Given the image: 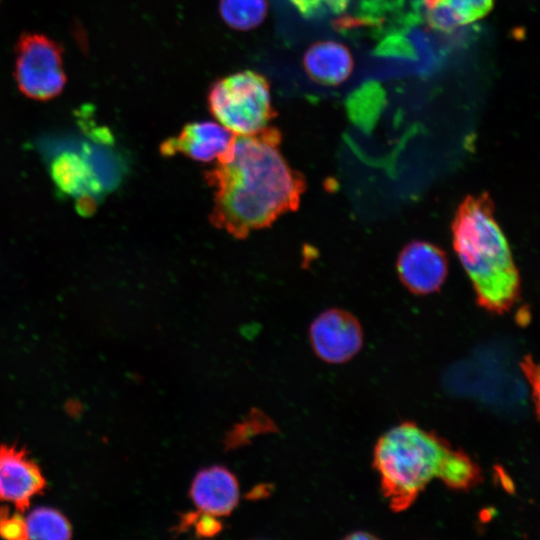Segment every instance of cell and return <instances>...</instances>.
<instances>
[{
	"mask_svg": "<svg viewBox=\"0 0 540 540\" xmlns=\"http://www.w3.org/2000/svg\"><path fill=\"white\" fill-rule=\"evenodd\" d=\"M281 139L270 126L236 135L228 152L204 173L214 189L209 216L214 227L244 239L298 209L306 181L282 155Z\"/></svg>",
	"mask_w": 540,
	"mask_h": 540,
	"instance_id": "6da1fadb",
	"label": "cell"
},
{
	"mask_svg": "<svg viewBox=\"0 0 540 540\" xmlns=\"http://www.w3.org/2000/svg\"><path fill=\"white\" fill-rule=\"evenodd\" d=\"M236 134L213 121L187 123L180 132L165 139L159 147L164 157L178 154L209 163L221 159L230 149Z\"/></svg>",
	"mask_w": 540,
	"mask_h": 540,
	"instance_id": "ba28073f",
	"label": "cell"
},
{
	"mask_svg": "<svg viewBox=\"0 0 540 540\" xmlns=\"http://www.w3.org/2000/svg\"><path fill=\"white\" fill-rule=\"evenodd\" d=\"M27 538L30 539H68L72 528L67 518L58 510L39 507L32 510L25 519Z\"/></svg>",
	"mask_w": 540,
	"mask_h": 540,
	"instance_id": "2e32d148",
	"label": "cell"
},
{
	"mask_svg": "<svg viewBox=\"0 0 540 540\" xmlns=\"http://www.w3.org/2000/svg\"><path fill=\"white\" fill-rule=\"evenodd\" d=\"M207 105L213 117L234 134H254L275 118L267 78L253 70L239 71L212 83Z\"/></svg>",
	"mask_w": 540,
	"mask_h": 540,
	"instance_id": "277c9868",
	"label": "cell"
},
{
	"mask_svg": "<svg viewBox=\"0 0 540 540\" xmlns=\"http://www.w3.org/2000/svg\"><path fill=\"white\" fill-rule=\"evenodd\" d=\"M302 63L311 80L326 86L343 83L354 66L349 49L333 40L313 43L306 50Z\"/></svg>",
	"mask_w": 540,
	"mask_h": 540,
	"instance_id": "7c38bea8",
	"label": "cell"
},
{
	"mask_svg": "<svg viewBox=\"0 0 540 540\" xmlns=\"http://www.w3.org/2000/svg\"><path fill=\"white\" fill-rule=\"evenodd\" d=\"M397 273L413 294L439 291L448 274V257L439 246L422 240L407 243L397 257Z\"/></svg>",
	"mask_w": 540,
	"mask_h": 540,
	"instance_id": "52a82bcc",
	"label": "cell"
},
{
	"mask_svg": "<svg viewBox=\"0 0 540 540\" xmlns=\"http://www.w3.org/2000/svg\"><path fill=\"white\" fill-rule=\"evenodd\" d=\"M218 518L219 517L203 512L202 516H197V514H187L183 515L181 526L187 527L194 525L198 536L212 537L218 534L222 529L221 522Z\"/></svg>",
	"mask_w": 540,
	"mask_h": 540,
	"instance_id": "ffe728a7",
	"label": "cell"
},
{
	"mask_svg": "<svg viewBox=\"0 0 540 540\" xmlns=\"http://www.w3.org/2000/svg\"><path fill=\"white\" fill-rule=\"evenodd\" d=\"M436 477L448 488L468 491L483 481L479 465L461 449H454L450 444L440 460Z\"/></svg>",
	"mask_w": 540,
	"mask_h": 540,
	"instance_id": "5bb4252c",
	"label": "cell"
},
{
	"mask_svg": "<svg viewBox=\"0 0 540 540\" xmlns=\"http://www.w3.org/2000/svg\"><path fill=\"white\" fill-rule=\"evenodd\" d=\"M386 103V92L381 83L368 80L348 95L345 108L349 120L361 131L370 133Z\"/></svg>",
	"mask_w": 540,
	"mask_h": 540,
	"instance_id": "4fadbf2b",
	"label": "cell"
},
{
	"mask_svg": "<svg viewBox=\"0 0 540 540\" xmlns=\"http://www.w3.org/2000/svg\"><path fill=\"white\" fill-rule=\"evenodd\" d=\"M219 13L230 28L249 31L260 26L268 13L267 0H219Z\"/></svg>",
	"mask_w": 540,
	"mask_h": 540,
	"instance_id": "9a60e30c",
	"label": "cell"
},
{
	"mask_svg": "<svg viewBox=\"0 0 540 540\" xmlns=\"http://www.w3.org/2000/svg\"><path fill=\"white\" fill-rule=\"evenodd\" d=\"M100 196L83 193L76 196L74 208L76 213L83 218L93 217L99 207Z\"/></svg>",
	"mask_w": 540,
	"mask_h": 540,
	"instance_id": "603a6c76",
	"label": "cell"
},
{
	"mask_svg": "<svg viewBox=\"0 0 540 540\" xmlns=\"http://www.w3.org/2000/svg\"><path fill=\"white\" fill-rule=\"evenodd\" d=\"M309 337L315 354L323 361L340 364L353 358L363 346L357 318L342 309H328L311 323Z\"/></svg>",
	"mask_w": 540,
	"mask_h": 540,
	"instance_id": "8992f818",
	"label": "cell"
},
{
	"mask_svg": "<svg viewBox=\"0 0 540 540\" xmlns=\"http://www.w3.org/2000/svg\"><path fill=\"white\" fill-rule=\"evenodd\" d=\"M15 78L20 91L31 99L45 101L59 95L66 83L61 47L41 34L22 35Z\"/></svg>",
	"mask_w": 540,
	"mask_h": 540,
	"instance_id": "5b68a950",
	"label": "cell"
},
{
	"mask_svg": "<svg viewBox=\"0 0 540 540\" xmlns=\"http://www.w3.org/2000/svg\"><path fill=\"white\" fill-rule=\"evenodd\" d=\"M297 11L307 19H315L327 14L340 15L343 13L350 0H290Z\"/></svg>",
	"mask_w": 540,
	"mask_h": 540,
	"instance_id": "ac0fdd59",
	"label": "cell"
},
{
	"mask_svg": "<svg viewBox=\"0 0 540 540\" xmlns=\"http://www.w3.org/2000/svg\"><path fill=\"white\" fill-rule=\"evenodd\" d=\"M441 0H423L425 7L429 10L437 6Z\"/></svg>",
	"mask_w": 540,
	"mask_h": 540,
	"instance_id": "484cf974",
	"label": "cell"
},
{
	"mask_svg": "<svg viewBox=\"0 0 540 540\" xmlns=\"http://www.w3.org/2000/svg\"><path fill=\"white\" fill-rule=\"evenodd\" d=\"M373 54L378 57L400 58L408 60L417 59V51L410 39L402 33L395 32L380 38Z\"/></svg>",
	"mask_w": 540,
	"mask_h": 540,
	"instance_id": "e0dca14e",
	"label": "cell"
},
{
	"mask_svg": "<svg viewBox=\"0 0 540 540\" xmlns=\"http://www.w3.org/2000/svg\"><path fill=\"white\" fill-rule=\"evenodd\" d=\"M45 486L39 466L24 449L15 445L0 446V501L24 512Z\"/></svg>",
	"mask_w": 540,
	"mask_h": 540,
	"instance_id": "9c48e42d",
	"label": "cell"
},
{
	"mask_svg": "<svg viewBox=\"0 0 540 540\" xmlns=\"http://www.w3.org/2000/svg\"><path fill=\"white\" fill-rule=\"evenodd\" d=\"M91 150L83 147L80 152L65 150L57 154L49 165L51 178L64 194L77 196L91 193L101 196L105 186L89 159Z\"/></svg>",
	"mask_w": 540,
	"mask_h": 540,
	"instance_id": "8fae6325",
	"label": "cell"
},
{
	"mask_svg": "<svg viewBox=\"0 0 540 540\" xmlns=\"http://www.w3.org/2000/svg\"><path fill=\"white\" fill-rule=\"evenodd\" d=\"M426 19L430 28L441 32H451L458 26L465 25L462 16L443 1L428 10Z\"/></svg>",
	"mask_w": 540,
	"mask_h": 540,
	"instance_id": "d6986e66",
	"label": "cell"
},
{
	"mask_svg": "<svg viewBox=\"0 0 540 540\" xmlns=\"http://www.w3.org/2000/svg\"><path fill=\"white\" fill-rule=\"evenodd\" d=\"M476 19L486 16L493 8V0H468Z\"/></svg>",
	"mask_w": 540,
	"mask_h": 540,
	"instance_id": "cb8c5ba5",
	"label": "cell"
},
{
	"mask_svg": "<svg viewBox=\"0 0 540 540\" xmlns=\"http://www.w3.org/2000/svg\"><path fill=\"white\" fill-rule=\"evenodd\" d=\"M0 535L6 539H27L25 519L19 514L10 515L0 510Z\"/></svg>",
	"mask_w": 540,
	"mask_h": 540,
	"instance_id": "44dd1931",
	"label": "cell"
},
{
	"mask_svg": "<svg viewBox=\"0 0 540 540\" xmlns=\"http://www.w3.org/2000/svg\"><path fill=\"white\" fill-rule=\"evenodd\" d=\"M189 496L201 512L216 517L228 516L238 505L239 483L228 468L213 465L196 473Z\"/></svg>",
	"mask_w": 540,
	"mask_h": 540,
	"instance_id": "30bf717a",
	"label": "cell"
},
{
	"mask_svg": "<svg viewBox=\"0 0 540 540\" xmlns=\"http://www.w3.org/2000/svg\"><path fill=\"white\" fill-rule=\"evenodd\" d=\"M450 443L413 422H403L383 434L374 448L373 467L381 490L394 512L409 508L436 477Z\"/></svg>",
	"mask_w": 540,
	"mask_h": 540,
	"instance_id": "3957f363",
	"label": "cell"
},
{
	"mask_svg": "<svg viewBox=\"0 0 540 540\" xmlns=\"http://www.w3.org/2000/svg\"><path fill=\"white\" fill-rule=\"evenodd\" d=\"M347 539H377L376 536L369 534L368 532L358 531L354 532L351 535L346 536Z\"/></svg>",
	"mask_w": 540,
	"mask_h": 540,
	"instance_id": "d4e9b609",
	"label": "cell"
},
{
	"mask_svg": "<svg viewBox=\"0 0 540 540\" xmlns=\"http://www.w3.org/2000/svg\"><path fill=\"white\" fill-rule=\"evenodd\" d=\"M487 192L467 195L451 224L453 248L469 276L477 304L493 314L510 311L520 298V275Z\"/></svg>",
	"mask_w": 540,
	"mask_h": 540,
	"instance_id": "7a4b0ae2",
	"label": "cell"
},
{
	"mask_svg": "<svg viewBox=\"0 0 540 540\" xmlns=\"http://www.w3.org/2000/svg\"><path fill=\"white\" fill-rule=\"evenodd\" d=\"M521 368L526 375L530 386L532 387V395L536 408V415H539V367L534 363L530 355L524 356L521 362Z\"/></svg>",
	"mask_w": 540,
	"mask_h": 540,
	"instance_id": "7402d4cb",
	"label": "cell"
}]
</instances>
